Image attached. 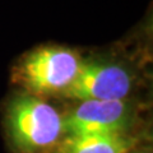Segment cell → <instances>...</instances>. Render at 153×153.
<instances>
[{
	"label": "cell",
	"mask_w": 153,
	"mask_h": 153,
	"mask_svg": "<svg viewBox=\"0 0 153 153\" xmlns=\"http://www.w3.org/2000/svg\"><path fill=\"white\" fill-rule=\"evenodd\" d=\"M7 129L18 152L46 153L64 138V116L36 96L19 94L8 106Z\"/></svg>",
	"instance_id": "1"
},
{
	"label": "cell",
	"mask_w": 153,
	"mask_h": 153,
	"mask_svg": "<svg viewBox=\"0 0 153 153\" xmlns=\"http://www.w3.org/2000/svg\"><path fill=\"white\" fill-rule=\"evenodd\" d=\"M83 60L65 47H42L27 55L16 69V79L30 94L65 93L76 78Z\"/></svg>",
	"instance_id": "2"
},
{
	"label": "cell",
	"mask_w": 153,
	"mask_h": 153,
	"mask_svg": "<svg viewBox=\"0 0 153 153\" xmlns=\"http://www.w3.org/2000/svg\"><path fill=\"white\" fill-rule=\"evenodd\" d=\"M131 75L116 64L83 61L64 96L79 101H123L131 89Z\"/></svg>",
	"instance_id": "3"
},
{
	"label": "cell",
	"mask_w": 153,
	"mask_h": 153,
	"mask_svg": "<svg viewBox=\"0 0 153 153\" xmlns=\"http://www.w3.org/2000/svg\"><path fill=\"white\" fill-rule=\"evenodd\" d=\"M131 111L124 101H83L64 116L65 135L126 134Z\"/></svg>",
	"instance_id": "4"
},
{
	"label": "cell",
	"mask_w": 153,
	"mask_h": 153,
	"mask_svg": "<svg viewBox=\"0 0 153 153\" xmlns=\"http://www.w3.org/2000/svg\"><path fill=\"white\" fill-rule=\"evenodd\" d=\"M135 139L128 134L112 135H65L54 153H129Z\"/></svg>",
	"instance_id": "5"
},
{
	"label": "cell",
	"mask_w": 153,
	"mask_h": 153,
	"mask_svg": "<svg viewBox=\"0 0 153 153\" xmlns=\"http://www.w3.org/2000/svg\"><path fill=\"white\" fill-rule=\"evenodd\" d=\"M139 153H151V152H148V151H144V152H139Z\"/></svg>",
	"instance_id": "6"
}]
</instances>
